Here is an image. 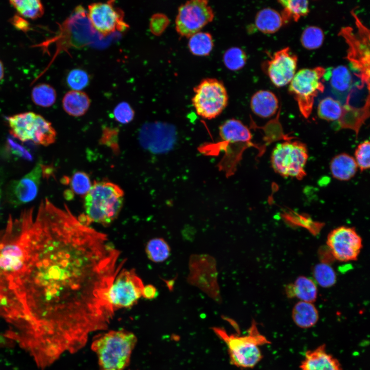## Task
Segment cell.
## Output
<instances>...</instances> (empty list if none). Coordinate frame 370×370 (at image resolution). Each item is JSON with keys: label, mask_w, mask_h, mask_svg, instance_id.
Here are the masks:
<instances>
[{"label": "cell", "mask_w": 370, "mask_h": 370, "mask_svg": "<svg viewBox=\"0 0 370 370\" xmlns=\"http://www.w3.org/2000/svg\"><path fill=\"white\" fill-rule=\"evenodd\" d=\"M89 82V75L82 69H73L66 77V83L73 90H81L88 85Z\"/></svg>", "instance_id": "cell-37"}, {"label": "cell", "mask_w": 370, "mask_h": 370, "mask_svg": "<svg viewBox=\"0 0 370 370\" xmlns=\"http://www.w3.org/2000/svg\"><path fill=\"white\" fill-rule=\"evenodd\" d=\"M221 138L228 142H247L251 140L250 131L242 122L236 119L225 121L219 127Z\"/></svg>", "instance_id": "cell-22"}, {"label": "cell", "mask_w": 370, "mask_h": 370, "mask_svg": "<svg viewBox=\"0 0 370 370\" xmlns=\"http://www.w3.org/2000/svg\"><path fill=\"white\" fill-rule=\"evenodd\" d=\"M324 81L327 82L332 94L343 105H350L353 80L350 71L344 65L325 69Z\"/></svg>", "instance_id": "cell-17"}, {"label": "cell", "mask_w": 370, "mask_h": 370, "mask_svg": "<svg viewBox=\"0 0 370 370\" xmlns=\"http://www.w3.org/2000/svg\"><path fill=\"white\" fill-rule=\"evenodd\" d=\"M2 191L1 186L0 184V203H1V199L2 198Z\"/></svg>", "instance_id": "cell-46"}, {"label": "cell", "mask_w": 370, "mask_h": 370, "mask_svg": "<svg viewBox=\"0 0 370 370\" xmlns=\"http://www.w3.org/2000/svg\"><path fill=\"white\" fill-rule=\"evenodd\" d=\"M327 244L335 258L342 262L356 260L362 247L361 237L354 228L346 226L332 230Z\"/></svg>", "instance_id": "cell-14"}, {"label": "cell", "mask_w": 370, "mask_h": 370, "mask_svg": "<svg viewBox=\"0 0 370 370\" xmlns=\"http://www.w3.org/2000/svg\"><path fill=\"white\" fill-rule=\"evenodd\" d=\"M123 199L124 192L118 185L109 181L95 182L85 196V216L90 221L109 224L118 216Z\"/></svg>", "instance_id": "cell-3"}, {"label": "cell", "mask_w": 370, "mask_h": 370, "mask_svg": "<svg viewBox=\"0 0 370 370\" xmlns=\"http://www.w3.org/2000/svg\"><path fill=\"white\" fill-rule=\"evenodd\" d=\"M312 273L317 283L322 287H330L336 282V273L333 268L327 263H320L316 265Z\"/></svg>", "instance_id": "cell-34"}, {"label": "cell", "mask_w": 370, "mask_h": 370, "mask_svg": "<svg viewBox=\"0 0 370 370\" xmlns=\"http://www.w3.org/2000/svg\"><path fill=\"white\" fill-rule=\"evenodd\" d=\"M143 287L135 272L121 271L108 290L107 303L112 309L130 307L142 296Z\"/></svg>", "instance_id": "cell-12"}, {"label": "cell", "mask_w": 370, "mask_h": 370, "mask_svg": "<svg viewBox=\"0 0 370 370\" xmlns=\"http://www.w3.org/2000/svg\"><path fill=\"white\" fill-rule=\"evenodd\" d=\"M250 107L252 112L261 118L273 116L279 108V101L275 95L268 90H260L251 97Z\"/></svg>", "instance_id": "cell-20"}, {"label": "cell", "mask_w": 370, "mask_h": 370, "mask_svg": "<svg viewBox=\"0 0 370 370\" xmlns=\"http://www.w3.org/2000/svg\"><path fill=\"white\" fill-rule=\"evenodd\" d=\"M31 215V209H25L0 227V300L22 266Z\"/></svg>", "instance_id": "cell-2"}, {"label": "cell", "mask_w": 370, "mask_h": 370, "mask_svg": "<svg viewBox=\"0 0 370 370\" xmlns=\"http://www.w3.org/2000/svg\"><path fill=\"white\" fill-rule=\"evenodd\" d=\"M10 22L16 29L22 31L27 32L30 29L29 22L18 14L14 15Z\"/></svg>", "instance_id": "cell-42"}, {"label": "cell", "mask_w": 370, "mask_h": 370, "mask_svg": "<svg viewBox=\"0 0 370 370\" xmlns=\"http://www.w3.org/2000/svg\"><path fill=\"white\" fill-rule=\"evenodd\" d=\"M329 167L332 176L342 181L350 179L355 176L358 169L355 158L344 153L335 156L330 162Z\"/></svg>", "instance_id": "cell-24"}, {"label": "cell", "mask_w": 370, "mask_h": 370, "mask_svg": "<svg viewBox=\"0 0 370 370\" xmlns=\"http://www.w3.org/2000/svg\"><path fill=\"white\" fill-rule=\"evenodd\" d=\"M214 331L226 343L231 364L237 367H254L263 358L259 346L270 343L259 332L255 324H252L247 336L229 335L220 328H214Z\"/></svg>", "instance_id": "cell-5"}, {"label": "cell", "mask_w": 370, "mask_h": 370, "mask_svg": "<svg viewBox=\"0 0 370 370\" xmlns=\"http://www.w3.org/2000/svg\"><path fill=\"white\" fill-rule=\"evenodd\" d=\"M223 60L224 65L228 69L236 71L241 69L245 65L247 55L240 48L232 47L226 50Z\"/></svg>", "instance_id": "cell-35"}, {"label": "cell", "mask_w": 370, "mask_h": 370, "mask_svg": "<svg viewBox=\"0 0 370 370\" xmlns=\"http://www.w3.org/2000/svg\"><path fill=\"white\" fill-rule=\"evenodd\" d=\"M120 252L107 235L66 206L43 200L31 223L21 269L0 301L4 337L41 356L70 337L79 319L102 318L113 309L108 290L121 271Z\"/></svg>", "instance_id": "cell-1"}, {"label": "cell", "mask_w": 370, "mask_h": 370, "mask_svg": "<svg viewBox=\"0 0 370 370\" xmlns=\"http://www.w3.org/2000/svg\"><path fill=\"white\" fill-rule=\"evenodd\" d=\"M298 57L287 47L276 51L264 63L265 70L271 82L277 87L289 83L295 74Z\"/></svg>", "instance_id": "cell-16"}, {"label": "cell", "mask_w": 370, "mask_h": 370, "mask_svg": "<svg viewBox=\"0 0 370 370\" xmlns=\"http://www.w3.org/2000/svg\"><path fill=\"white\" fill-rule=\"evenodd\" d=\"M368 140L360 143L355 150V161L361 171L368 169L370 166L369 150Z\"/></svg>", "instance_id": "cell-38"}, {"label": "cell", "mask_w": 370, "mask_h": 370, "mask_svg": "<svg viewBox=\"0 0 370 370\" xmlns=\"http://www.w3.org/2000/svg\"><path fill=\"white\" fill-rule=\"evenodd\" d=\"M325 72V69L321 66L303 68L295 73L290 82L289 92L294 98L301 114L305 118L311 114L315 98L324 92Z\"/></svg>", "instance_id": "cell-8"}, {"label": "cell", "mask_w": 370, "mask_h": 370, "mask_svg": "<svg viewBox=\"0 0 370 370\" xmlns=\"http://www.w3.org/2000/svg\"><path fill=\"white\" fill-rule=\"evenodd\" d=\"M145 252L149 259L151 261L161 263L170 256L171 248L163 238H154L147 242Z\"/></svg>", "instance_id": "cell-32"}, {"label": "cell", "mask_w": 370, "mask_h": 370, "mask_svg": "<svg viewBox=\"0 0 370 370\" xmlns=\"http://www.w3.org/2000/svg\"><path fill=\"white\" fill-rule=\"evenodd\" d=\"M90 105L88 96L81 90H70L67 92L62 99V106L69 115L80 117L84 115Z\"/></svg>", "instance_id": "cell-25"}, {"label": "cell", "mask_w": 370, "mask_h": 370, "mask_svg": "<svg viewBox=\"0 0 370 370\" xmlns=\"http://www.w3.org/2000/svg\"><path fill=\"white\" fill-rule=\"evenodd\" d=\"M213 46V38L209 32L199 31L189 38V49L195 55H208L212 50Z\"/></svg>", "instance_id": "cell-29"}, {"label": "cell", "mask_w": 370, "mask_h": 370, "mask_svg": "<svg viewBox=\"0 0 370 370\" xmlns=\"http://www.w3.org/2000/svg\"><path fill=\"white\" fill-rule=\"evenodd\" d=\"M193 106L198 116L208 120L215 118L225 109L228 95L223 82L205 78L193 88Z\"/></svg>", "instance_id": "cell-9"}, {"label": "cell", "mask_w": 370, "mask_h": 370, "mask_svg": "<svg viewBox=\"0 0 370 370\" xmlns=\"http://www.w3.org/2000/svg\"><path fill=\"white\" fill-rule=\"evenodd\" d=\"M136 338L125 331L114 330L96 338L92 345L101 370H123L129 362Z\"/></svg>", "instance_id": "cell-4"}, {"label": "cell", "mask_w": 370, "mask_h": 370, "mask_svg": "<svg viewBox=\"0 0 370 370\" xmlns=\"http://www.w3.org/2000/svg\"><path fill=\"white\" fill-rule=\"evenodd\" d=\"M114 1L97 2L88 6L87 17L96 31L107 36L115 31H123L128 25L124 21L123 11L115 6Z\"/></svg>", "instance_id": "cell-13"}, {"label": "cell", "mask_w": 370, "mask_h": 370, "mask_svg": "<svg viewBox=\"0 0 370 370\" xmlns=\"http://www.w3.org/2000/svg\"><path fill=\"white\" fill-rule=\"evenodd\" d=\"M291 316L294 324L303 329L314 326L319 319V312L313 304L301 301L293 306Z\"/></svg>", "instance_id": "cell-23"}, {"label": "cell", "mask_w": 370, "mask_h": 370, "mask_svg": "<svg viewBox=\"0 0 370 370\" xmlns=\"http://www.w3.org/2000/svg\"><path fill=\"white\" fill-rule=\"evenodd\" d=\"M300 368L301 370H343L339 360L327 351L324 344L307 350Z\"/></svg>", "instance_id": "cell-18"}, {"label": "cell", "mask_w": 370, "mask_h": 370, "mask_svg": "<svg viewBox=\"0 0 370 370\" xmlns=\"http://www.w3.org/2000/svg\"><path fill=\"white\" fill-rule=\"evenodd\" d=\"M324 39V34L321 28L315 26H309L303 31L300 41L305 49L313 50L321 47Z\"/></svg>", "instance_id": "cell-33"}, {"label": "cell", "mask_w": 370, "mask_h": 370, "mask_svg": "<svg viewBox=\"0 0 370 370\" xmlns=\"http://www.w3.org/2000/svg\"><path fill=\"white\" fill-rule=\"evenodd\" d=\"M345 112V105L331 97H327L322 99L317 108L319 118L328 121H340Z\"/></svg>", "instance_id": "cell-27"}, {"label": "cell", "mask_w": 370, "mask_h": 370, "mask_svg": "<svg viewBox=\"0 0 370 370\" xmlns=\"http://www.w3.org/2000/svg\"><path fill=\"white\" fill-rule=\"evenodd\" d=\"M71 189L74 193L85 196L92 186L88 174L84 172L75 173L70 179Z\"/></svg>", "instance_id": "cell-36"}, {"label": "cell", "mask_w": 370, "mask_h": 370, "mask_svg": "<svg viewBox=\"0 0 370 370\" xmlns=\"http://www.w3.org/2000/svg\"><path fill=\"white\" fill-rule=\"evenodd\" d=\"M158 291L155 287L152 285H148L143 287L142 296L148 299L155 298L158 295Z\"/></svg>", "instance_id": "cell-43"}, {"label": "cell", "mask_w": 370, "mask_h": 370, "mask_svg": "<svg viewBox=\"0 0 370 370\" xmlns=\"http://www.w3.org/2000/svg\"><path fill=\"white\" fill-rule=\"evenodd\" d=\"M113 115L117 121L122 124H126L133 120L135 112L128 103L122 102L114 108Z\"/></svg>", "instance_id": "cell-39"}, {"label": "cell", "mask_w": 370, "mask_h": 370, "mask_svg": "<svg viewBox=\"0 0 370 370\" xmlns=\"http://www.w3.org/2000/svg\"><path fill=\"white\" fill-rule=\"evenodd\" d=\"M177 277L178 275H177V276H176L173 279H171L168 281H165L169 289L171 291L173 290L175 282L176 280L177 279Z\"/></svg>", "instance_id": "cell-44"}, {"label": "cell", "mask_w": 370, "mask_h": 370, "mask_svg": "<svg viewBox=\"0 0 370 370\" xmlns=\"http://www.w3.org/2000/svg\"><path fill=\"white\" fill-rule=\"evenodd\" d=\"M308 157L306 145L299 141H287L276 145L271 156V166L284 177L302 179L306 174L305 166Z\"/></svg>", "instance_id": "cell-10"}, {"label": "cell", "mask_w": 370, "mask_h": 370, "mask_svg": "<svg viewBox=\"0 0 370 370\" xmlns=\"http://www.w3.org/2000/svg\"><path fill=\"white\" fill-rule=\"evenodd\" d=\"M169 24L168 17L162 13L153 14L150 22V29L151 32L156 35H160Z\"/></svg>", "instance_id": "cell-40"}, {"label": "cell", "mask_w": 370, "mask_h": 370, "mask_svg": "<svg viewBox=\"0 0 370 370\" xmlns=\"http://www.w3.org/2000/svg\"><path fill=\"white\" fill-rule=\"evenodd\" d=\"M285 291L288 298L297 297L301 301L310 303L316 300L318 294L315 282L304 276H299L294 283L287 285Z\"/></svg>", "instance_id": "cell-21"}, {"label": "cell", "mask_w": 370, "mask_h": 370, "mask_svg": "<svg viewBox=\"0 0 370 370\" xmlns=\"http://www.w3.org/2000/svg\"><path fill=\"white\" fill-rule=\"evenodd\" d=\"M9 3L24 18L36 19L44 13V7L39 0H12Z\"/></svg>", "instance_id": "cell-30"}, {"label": "cell", "mask_w": 370, "mask_h": 370, "mask_svg": "<svg viewBox=\"0 0 370 370\" xmlns=\"http://www.w3.org/2000/svg\"><path fill=\"white\" fill-rule=\"evenodd\" d=\"M255 25L262 33L272 34L277 32L284 23L281 13L278 11L271 8H265L256 13Z\"/></svg>", "instance_id": "cell-26"}, {"label": "cell", "mask_w": 370, "mask_h": 370, "mask_svg": "<svg viewBox=\"0 0 370 370\" xmlns=\"http://www.w3.org/2000/svg\"><path fill=\"white\" fill-rule=\"evenodd\" d=\"M166 126L161 123L145 124L139 132L141 145L152 152L164 151L168 147V141L164 136Z\"/></svg>", "instance_id": "cell-19"}, {"label": "cell", "mask_w": 370, "mask_h": 370, "mask_svg": "<svg viewBox=\"0 0 370 370\" xmlns=\"http://www.w3.org/2000/svg\"><path fill=\"white\" fill-rule=\"evenodd\" d=\"M43 172V165L38 163L21 178L9 182L5 191L7 202L13 206H18L34 199L38 193Z\"/></svg>", "instance_id": "cell-15"}, {"label": "cell", "mask_w": 370, "mask_h": 370, "mask_svg": "<svg viewBox=\"0 0 370 370\" xmlns=\"http://www.w3.org/2000/svg\"><path fill=\"white\" fill-rule=\"evenodd\" d=\"M33 102L43 107L51 106L55 102L57 92L55 89L47 83L39 84L33 87L31 94Z\"/></svg>", "instance_id": "cell-31"}, {"label": "cell", "mask_w": 370, "mask_h": 370, "mask_svg": "<svg viewBox=\"0 0 370 370\" xmlns=\"http://www.w3.org/2000/svg\"><path fill=\"white\" fill-rule=\"evenodd\" d=\"M214 17V11L208 1H188L178 7L175 29L180 36L189 38L200 31Z\"/></svg>", "instance_id": "cell-11"}, {"label": "cell", "mask_w": 370, "mask_h": 370, "mask_svg": "<svg viewBox=\"0 0 370 370\" xmlns=\"http://www.w3.org/2000/svg\"><path fill=\"white\" fill-rule=\"evenodd\" d=\"M354 16L357 31L350 27L342 28L339 34L347 43L348 48L346 58L356 75L361 81L359 88L366 86L369 90V31L362 24L354 11Z\"/></svg>", "instance_id": "cell-6"}, {"label": "cell", "mask_w": 370, "mask_h": 370, "mask_svg": "<svg viewBox=\"0 0 370 370\" xmlns=\"http://www.w3.org/2000/svg\"><path fill=\"white\" fill-rule=\"evenodd\" d=\"M278 2L283 8L281 14L284 24L291 20L297 22L309 12L308 2L306 0H280Z\"/></svg>", "instance_id": "cell-28"}, {"label": "cell", "mask_w": 370, "mask_h": 370, "mask_svg": "<svg viewBox=\"0 0 370 370\" xmlns=\"http://www.w3.org/2000/svg\"><path fill=\"white\" fill-rule=\"evenodd\" d=\"M8 145L11 152L13 154L28 159L31 158L30 154L24 147L16 143L13 140L8 139Z\"/></svg>", "instance_id": "cell-41"}, {"label": "cell", "mask_w": 370, "mask_h": 370, "mask_svg": "<svg viewBox=\"0 0 370 370\" xmlns=\"http://www.w3.org/2000/svg\"><path fill=\"white\" fill-rule=\"evenodd\" d=\"M5 74V70L3 63L0 60V81L3 79Z\"/></svg>", "instance_id": "cell-45"}, {"label": "cell", "mask_w": 370, "mask_h": 370, "mask_svg": "<svg viewBox=\"0 0 370 370\" xmlns=\"http://www.w3.org/2000/svg\"><path fill=\"white\" fill-rule=\"evenodd\" d=\"M10 133L22 142L32 141L43 146L53 143L57 133L51 123L42 116L26 112L7 118Z\"/></svg>", "instance_id": "cell-7"}]
</instances>
